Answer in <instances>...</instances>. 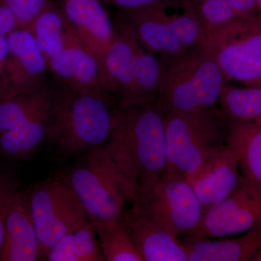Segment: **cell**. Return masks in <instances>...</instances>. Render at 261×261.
Listing matches in <instances>:
<instances>
[{
  "mask_svg": "<svg viewBox=\"0 0 261 261\" xmlns=\"http://www.w3.org/2000/svg\"><path fill=\"white\" fill-rule=\"evenodd\" d=\"M48 68L65 87L105 93L101 83L99 58L70 28L64 49L48 63Z\"/></svg>",
  "mask_w": 261,
  "mask_h": 261,
  "instance_id": "4fadbf2b",
  "label": "cell"
},
{
  "mask_svg": "<svg viewBox=\"0 0 261 261\" xmlns=\"http://www.w3.org/2000/svg\"><path fill=\"white\" fill-rule=\"evenodd\" d=\"M63 179L80 199L93 226L123 219L128 201L104 146L87 151Z\"/></svg>",
  "mask_w": 261,
  "mask_h": 261,
  "instance_id": "8992f818",
  "label": "cell"
},
{
  "mask_svg": "<svg viewBox=\"0 0 261 261\" xmlns=\"http://www.w3.org/2000/svg\"><path fill=\"white\" fill-rule=\"evenodd\" d=\"M187 181L205 210L227 198L240 186L243 177L238 159L227 144Z\"/></svg>",
  "mask_w": 261,
  "mask_h": 261,
  "instance_id": "9a60e30c",
  "label": "cell"
},
{
  "mask_svg": "<svg viewBox=\"0 0 261 261\" xmlns=\"http://www.w3.org/2000/svg\"><path fill=\"white\" fill-rule=\"evenodd\" d=\"M127 231L145 261H188L185 242L154 221L137 204L123 216Z\"/></svg>",
  "mask_w": 261,
  "mask_h": 261,
  "instance_id": "7c38bea8",
  "label": "cell"
},
{
  "mask_svg": "<svg viewBox=\"0 0 261 261\" xmlns=\"http://www.w3.org/2000/svg\"><path fill=\"white\" fill-rule=\"evenodd\" d=\"M93 227L106 260L144 261L127 231L123 219L94 225Z\"/></svg>",
  "mask_w": 261,
  "mask_h": 261,
  "instance_id": "4316f807",
  "label": "cell"
},
{
  "mask_svg": "<svg viewBox=\"0 0 261 261\" xmlns=\"http://www.w3.org/2000/svg\"><path fill=\"white\" fill-rule=\"evenodd\" d=\"M42 255L29 192L19 190L7 219L0 261H36Z\"/></svg>",
  "mask_w": 261,
  "mask_h": 261,
  "instance_id": "e0dca14e",
  "label": "cell"
},
{
  "mask_svg": "<svg viewBox=\"0 0 261 261\" xmlns=\"http://www.w3.org/2000/svg\"><path fill=\"white\" fill-rule=\"evenodd\" d=\"M164 116L158 97L117 107L104 147L130 205L145 200L167 172Z\"/></svg>",
  "mask_w": 261,
  "mask_h": 261,
  "instance_id": "6da1fadb",
  "label": "cell"
},
{
  "mask_svg": "<svg viewBox=\"0 0 261 261\" xmlns=\"http://www.w3.org/2000/svg\"><path fill=\"white\" fill-rule=\"evenodd\" d=\"M163 0H101L103 4L113 5L119 10H132L161 3Z\"/></svg>",
  "mask_w": 261,
  "mask_h": 261,
  "instance_id": "d6a6232c",
  "label": "cell"
},
{
  "mask_svg": "<svg viewBox=\"0 0 261 261\" xmlns=\"http://www.w3.org/2000/svg\"><path fill=\"white\" fill-rule=\"evenodd\" d=\"M17 27V20L13 12L0 0V37L8 36Z\"/></svg>",
  "mask_w": 261,
  "mask_h": 261,
  "instance_id": "1f68e13d",
  "label": "cell"
},
{
  "mask_svg": "<svg viewBox=\"0 0 261 261\" xmlns=\"http://www.w3.org/2000/svg\"><path fill=\"white\" fill-rule=\"evenodd\" d=\"M254 261H261V251L257 253L256 256L253 259Z\"/></svg>",
  "mask_w": 261,
  "mask_h": 261,
  "instance_id": "e575fe53",
  "label": "cell"
},
{
  "mask_svg": "<svg viewBox=\"0 0 261 261\" xmlns=\"http://www.w3.org/2000/svg\"><path fill=\"white\" fill-rule=\"evenodd\" d=\"M261 223V188L244 179L227 198L204 210L195 240L241 234Z\"/></svg>",
  "mask_w": 261,
  "mask_h": 261,
  "instance_id": "9c48e42d",
  "label": "cell"
},
{
  "mask_svg": "<svg viewBox=\"0 0 261 261\" xmlns=\"http://www.w3.org/2000/svg\"><path fill=\"white\" fill-rule=\"evenodd\" d=\"M54 92L43 89L0 99V134L50 112Z\"/></svg>",
  "mask_w": 261,
  "mask_h": 261,
  "instance_id": "44dd1931",
  "label": "cell"
},
{
  "mask_svg": "<svg viewBox=\"0 0 261 261\" xmlns=\"http://www.w3.org/2000/svg\"><path fill=\"white\" fill-rule=\"evenodd\" d=\"M7 38L9 46L5 72L8 97L30 93L45 87L49 68L32 34L27 29L18 28Z\"/></svg>",
  "mask_w": 261,
  "mask_h": 261,
  "instance_id": "30bf717a",
  "label": "cell"
},
{
  "mask_svg": "<svg viewBox=\"0 0 261 261\" xmlns=\"http://www.w3.org/2000/svg\"><path fill=\"white\" fill-rule=\"evenodd\" d=\"M163 2V1H162ZM162 2L132 10H120L117 22L129 29L141 45L167 60L179 56L188 47L168 30Z\"/></svg>",
  "mask_w": 261,
  "mask_h": 261,
  "instance_id": "2e32d148",
  "label": "cell"
},
{
  "mask_svg": "<svg viewBox=\"0 0 261 261\" xmlns=\"http://www.w3.org/2000/svg\"><path fill=\"white\" fill-rule=\"evenodd\" d=\"M257 8V16L261 20V0H256Z\"/></svg>",
  "mask_w": 261,
  "mask_h": 261,
  "instance_id": "836d02e7",
  "label": "cell"
},
{
  "mask_svg": "<svg viewBox=\"0 0 261 261\" xmlns=\"http://www.w3.org/2000/svg\"><path fill=\"white\" fill-rule=\"evenodd\" d=\"M164 69V61L138 42L134 66V103L158 97Z\"/></svg>",
  "mask_w": 261,
  "mask_h": 261,
  "instance_id": "484cf974",
  "label": "cell"
},
{
  "mask_svg": "<svg viewBox=\"0 0 261 261\" xmlns=\"http://www.w3.org/2000/svg\"><path fill=\"white\" fill-rule=\"evenodd\" d=\"M238 18H256V0H224Z\"/></svg>",
  "mask_w": 261,
  "mask_h": 261,
  "instance_id": "4dcf8cb0",
  "label": "cell"
},
{
  "mask_svg": "<svg viewBox=\"0 0 261 261\" xmlns=\"http://www.w3.org/2000/svg\"><path fill=\"white\" fill-rule=\"evenodd\" d=\"M19 190V182L15 174L10 171L0 173V252L8 214Z\"/></svg>",
  "mask_w": 261,
  "mask_h": 261,
  "instance_id": "f1b7e54d",
  "label": "cell"
},
{
  "mask_svg": "<svg viewBox=\"0 0 261 261\" xmlns=\"http://www.w3.org/2000/svg\"><path fill=\"white\" fill-rule=\"evenodd\" d=\"M45 257L49 261L106 260L89 221L60 239Z\"/></svg>",
  "mask_w": 261,
  "mask_h": 261,
  "instance_id": "603a6c76",
  "label": "cell"
},
{
  "mask_svg": "<svg viewBox=\"0 0 261 261\" xmlns=\"http://www.w3.org/2000/svg\"><path fill=\"white\" fill-rule=\"evenodd\" d=\"M226 82L261 89V20L233 18L207 33L204 48Z\"/></svg>",
  "mask_w": 261,
  "mask_h": 261,
  "instance_id": "5b68a950",
  "label": "cell"
},
{
  "mask_svg": "<svg viewBox=\"0 0 261 261\" xmlns=\"http://www.w3.org/2000/svg\"><path fill=\"white\" fill-rule=\"evenodd\" d=\"M185 243L188 261L253 260L261 251V223L241 234Z\"/></svg>",
  "mask_w": 261,
  "mask_h": 261,
  "instance_id": "ac0fdd59",
  "label": "cell"
},
{
  "mask_svg": "<svg viewBox=\"0 0 261 261\" xmlns=\"http://www.w3.org/2000/svg\"><path fill=\"white\" fill-rule=\"evenodd\" d=\"M134 204L178 238H197L204 207L185 178L166 172L145 200Z\"/></svg>",
  "mask_w": 261,
  "mask_h": 261,
  "instance_id": "ba28073f",
  "label": "cell"
},
{
  "mask_svg": "<svg viewBox=\"0 0 261 261\" xmlns=\"http://www.w3.org/2000/svg\"><path fill=\"white\" fill-rule=\"evenodd\" d=\"M159 102L165 114L195 113L216 107L226 80L203 47H190L164 60Z\"/></svg>",
  "mask_w": 261,
  "mask_h": 261,
  "instance_id": "277c9868",
  "label": "cell"
},
{
  "mask_svg": "<svg viewBox=\"0 0 261 261\" xmlns=\"http://www.w3.org/2000/svg\"><path fill=\"white\" fill-rule=\"evenodd\" d=\"M167 172L190 179L227 145L228 120L221 108L164 116Z\"/></svg>",
  "mask_w": 261,
  "mask_h": 261,
  "instance_id": "3957f363",
  "label": "cell"
},
{
  "mask_svg": "<svg viewBox=\"0 0 261 261\" xmlns=\"http://www.w3.org/2000/svg\"><path fill=\"white\" fill-rule=\"evenodd\" d=\"M14 13L18 28H25L50 0H2Z\"/></svg>",
  "mask_w": 261,
  "mask_h": 261,
  "instance_id": "f546056e",
  "label": "cell"
},
{
  "mask_svg": "<svg viewBox=\"0 0 261 261\" xmlns=\"http://www.w3.org/2000/svg\"><path fill=\"white\" fill-rule=\"evenodd\" d=\"M219 103L228 121L261 126V89L235 87L225 82Z\"/></svg>",
  "mask_w": 261,
  "mask_h": 261,
  "instance_id": "d4e9b609",
  "label": "cell"
},
{
  "mask_svg": "<svg viewBox=\"0 0 261 261\" xmlns=\"http://www.w3.org/2000/svg\"><path fill=\"white\" fill-rule=\"evenodd\" d=\"M114 37L99 59L101 83L105 93L116 97L118 107L134 103V66L138 41L133 33L116 22Z\"/></svg>",
  "mask_w": 261,
  "mask_h": 261,
  "instance_id": "8fae6325",
  "label": "cell"
},
{
  "mask_svg": "<svg viewBox=\"0 0 261 261\" xmlns=\"http://www.w3.org/2000/svg\"><path fill=\"white\" fill-rule=\"evenodd\" d=\"M29 195L44 256L60 239L89 221L80 199L63 178L40 182Z\"/></svg>",
  "mask_w": 261,
  "mask_h": 261,
  "instance_id": "52a82bcc",
  "label": "cell"
},
{
  "mask_svg": "<svg viewBox=\"0 0 261 261\" xmlns=\"http://www.w3.org/2000/svg\"><path fill=\"white\" fill-rule=\"evenodd\" d=\"M227 144L238 159L244 179L261 188V126L228 121Z\"/></svg>",
  "mask_w": 261,
  "mask_h": 261,
  "instance_id": "d6986e66",
  "label": "cell"
},
{
  "mask_svg": "<svg viewBox=\"0 0 261 261\" xmlns=\"http://www.w3.org/2000/svg\"><path fill=\"white\" fill-rule=\"evenodd\" d=\"M58 5L72 32L100 59L115 34L101 0H59Z\"/></svg>",
  "mask_w": 261,
  "mask_h": 261,
  "instance_id": "5bb4252c",
  "label": "cell"
},
{
  "mask_svg": "<svg viewBox=\"0 0 261 261\" xmlns=\"http://www.w3.org/2000/svg\"><path fill=\"white\" fill-rule=\"evenodd\" d=\"M23 29L32 34L48 65L64 49L69 27L59 6L50 0L28 27Z\"/></svg>",
  "mask_w": 261,
  "mask_h": 261,
  "instance_id": "7402d4cb",
  "label": "cell"
},
{
  "mask_svg": "<svg viewBox=\"0 0 261 261\" xmlns=\"http://www.w3.org/2000/svg\"><path fill=\"white\" fill-rule=\"evenodd\" d=\"M116 109L106 94L63 85L54 93L48 140L68 154L102 147L112 132Z\"/></svg>",
  "mask_w": 261,
  "mask_h": 261,
  "instance_id": "7a4b0ae2",
  "label": "cell"
},
{
  "mask_svg": "<svg viewBox=\"0 0 261 261\" xmlns=\"http://www.w3.org/2000/svg\"><path fill=\"white\" fill-rule=\"evenodd\" d=\"M50 114L51 111L0 134V152L8 157H23L40 147L49 138Z\"/></svg>",
  "mask_w": 261,
  "mask_h": 261,
  "instance_id": "cb8c5ba5",
  "label": "cell"
},
{
  "mask_svg": "<svg viewBox=\"0 0 261 261\" xmlns=\"http://www.w3.org/2000/svg\"><path fill=\"white\" fill-rule=\"evenodd\" d=\"M166 27L185 47L205 48L207 31L191 0H163Z\"/></svg>",
  "mask_w": 261,
  "mask_h": 261,
  "instance_id": "ffe728a7",
  "label": "cell"
},
{
  "mask_svg": "<svg viewBox=\"0 0 261 261\" xmlns=\"http://www.w3.org/2000/svg\"><path fill=\"white\" fill-rule=\"evenodd\" d=\"M207 33L238 18L224 0H191Z\"/></svg>",
  "mask_w": 261,
  "mask_h": 261,
  "instance_id": "83f0119b",
  "label": "cell"
}]
</instances>
